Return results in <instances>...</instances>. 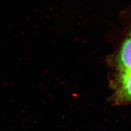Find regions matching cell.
Here are the masks:
<instances>
[{
    "mask_svg": "<svg viewBox=\"0 0 131 131\" xmlns=\"http://www.w3.org/2000/svg\"><path fill=\"white\" fill-rule=\"evenodd\" d=\"M115 72L111 83L114 105L131 104V30L114 60Z\"/></svg>",
    "mask_w": 131,
    "mask_h": 131,
    "instance_id": "1",
    "label": "cell"
}]
</instances>
